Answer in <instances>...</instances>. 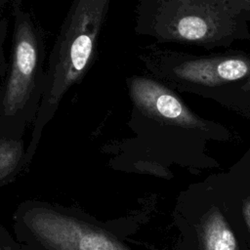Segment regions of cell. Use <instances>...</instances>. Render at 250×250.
<instances>
[{
	"instance_id": "cell-1",
	"label": "cell",
	"mask_w": 250,
	"mask_h": 250,
	"mask_svg": "<svg viewBox=\"0 0 250 250\" xmlns=\"http://www.w3.org/2000/svg\"><path fill=\"white\" fill-rule=\"evenodd\" d=\"M249 0H139L135 31L153 45L205 49L250 39Z\"/></svg>"
},
{
	"instance_id": "cell-2",
	"label": "cell",
	"mask_w": 250,
	"mask_h": 250,
	"mask_svg": "<svg viewBox=\"0 0 250 250\" xmlns=\"http://www.w3.org/2000/svg\"><path fill=\"white\" fill-rule=\"evenodd\" d=\"M110 0H72L46 62L43 104L56 107L92 66Z\"/></svg>"
},
{
	"instance_id": "cell-3",
	"label": "cell",
	"mask_w": 250,
	"mask_h": 250,
	"mask_svg": "<svg viewBox=\"0 0 250 250\" xmlns=\"http://www.w3.org/2000/svg\"><path fill=\"white\" fill-rule=\"evenodd\" d=\"M12 54L1 99L3 114L21 112L40 90L44 93L47 60L45 33L24 0H11Z\"/></svg>"
},
{
	"instance_id": "cell-4",
	"label": "cell",
	"mask_w": 250,
	"mask_h": 250,
	"mask_svg": "<svg viewBox=\"0 0 250 250\" xmlns=\"http://www.w3.org/2000/svg\"><path fill=\"white\" fill-rule=\"evenodd\" d=\"M137 57L157 80L181 85L217 89L250 78V55L237 50L197 56L152 45Z\"/></svg>"
},
{
	"instance_id": "cell-5",
	"label": "cell",
	"mask_w": 250,
	"mask_h": 250,
	"mask_svg": "<svg viewBox=\"0 0 250 250\" xmlns=\"http://www.w3.org/2000/svg\"><path fill=\"white\" fill-rule=\"evenodd\" d=\"M24 222L51 250H129L104 231L51 209H31Z\"/></svg>"
},
{
	"instance_id": "cell-6",
	"label": "cell",
	"mask_w": 250,
	"mask_h": 250,
	"mask_svg": "<svg viewBox=\"0 0 250 250\" xmlns=\"http://www.w3.org/2000/svg\"><path fill=\"white\" fill-rule=\"evenodd\" d=\"M131 100L137 108L154 118L184 127H199L202 120L161 81L144 75L127 79Z\"/></svg>"
},
{
	"instance_id": "cell-7",
	"label": "cell",
	"mask_w": 250,
	"mask_h": 250,
	"mask_svg": "<svg viewBox=\"0 0 250 250\" xmlns=\"http://www.w3.org/2000/svg\"><path fill=\"white\" fill-rule=\"evenodd\" d=\"M204 250H236V239L220 212L214 211L203 228Z\"/></svg>"
},
{
	"instance_id": "cell-8",
	"label": "cell",
	"mask_w": 250,
	"mask_h": 250,
	"mask_svg": "<svg viewBox=\"0 0 250 250\" xmlns=\"http://www.w3.org/2000/svg\"><path fill=\"white\" fill-rule=\"evenodd\" d=\"M21 155V147L13 142L0 144V179L7 176L17 165Z\"/></svg>"
},
{
	"instance_id": "cell-9",
	"label": "cell",
	"mask_w": 250,
	"mask_h": 250,
	"mask_svg": "<svg viewBox=\"0 0 250 250\" xmlns=\"http://www.w3.org/2000/svg\"><path fill=\"white\" fill-rule=\"evenodd\" d=\"M8 34V20L5 17H0V59L5 58L4 43Z\"/></svg>"
},
{
	"instance_id": "cell-10",
	"label": "cell",
	"mask_w": 250,
	"mask_h": 250,
	"mask_svg": "<svg viewBox=\"0 0 250 250\" xmlns=\"http://www.w3.org/2000/svg\"><path fill=\"white\" fill-rule=\"evenodd\" d=\"M243 214H244V217L250 227V197L244 202V205H243Z\"/></svg>"
},
{
	"instance_id": "cell-11",
	"label": "cell",
	"mask_w": 250,
	"mask_h": 250,
	"mask_svg": "<svg viewBox=\"0 0 250 250\" xmlns=\"http://www.w3.org/2000/svg\"><path fill=\"white\" fill-rule=\"evenodd\" d=\"M8 62L6 61V58H2L0 59V75L2 73H4L7 69H8Z\"/></svg>"
},
{
	"instance_id": "cell-12",
	"label": "cell",
	"mask_w": 250,
	"mask_h": 250,
	"mask_svg": "<svg viewBox=\"0 0 250 250\" xmlns=\"http://www.w3.org/2000/svg\"><path fill=\"white\" fill-rule=\"evenodd\" d=\"M241 90L245 93L250 94V78H248L242 85H241Z\"/></svg>"
},
{
	"instance_id": "cell-13",
	"label": "cell",
	"mask_w": 250,
	"mask_h": 250,
	"mask_svg": "<svg viewBox=\"0 0 250 250\" xmlns=\"http://www.w3.org/2000/svg\"><path fill=\"white\" fill-rule=\"evenodd\" d=\"M9 0H0V17L3 16V9Z\"/></svg>"
},
{
	"instance_id": "cell-14",
	"label": "cell",
	"mask_w": 250,
	"mask_h": 250,
	"mask_svg": "<svg viewBox=\"0 0 250 250\" xmlns=\"http://www.w3.org/2000/svg\"><path fill=\"white\" fill-rule=\"evenodd\" d=\"M249 2H250V0H249Z\"/></svg>"
}]
</instances>
